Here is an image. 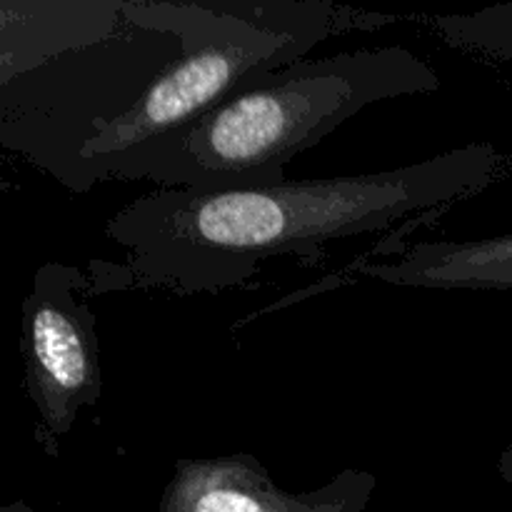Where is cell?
I'll return each instance as SVG.
<instances>
[{"label":"cell","instance_id":"cell-1","mask_svg":"<svg viewBox=\"0 0 512 512\" xmlns=\"http://www.w3.org/2000/svg\"><path fill=\"white\" fill-rule=\"evenodd\" d=\"M500 173L490 143L378 173L288 180L248 190H150L105 225L123 260H90L88 298L133 290L220 295L283 255L323 260L325 245L445 213Z\"/></svg>","mask_w":512,"mask_h":512},{"label":"cell","instance_id":"cell-2","mask_svg":"<svg viewBox=\"0 0 512 512\" xmlns=\"http://www.w3.org/2000/svg\"><path fill=\"white\" fill-rule=\"evenodd\" d=\"M183 53L168 0L0 3V143L73 193L83 150Z\"/></svg>","mask_w":512,"mask_h":512},{"label":"cell","instance_id":"cell-3","mask_svg":"<svg viewBox=\"0 0 512 512\" xmlns=\"http://www.w3.org/2000/svg\"><path fill=\"white\" fill-rule=\"evenodd\" d=\"M433 65L403 45L300 60L253 80L178 133L130 155L110 180L165 190H248L288 183L290 160L360 110L440 90Z\"/></svg>","mask_w":512,"mask_h":512},{"label":"cell","instance_id":"cell-4","mask_svg":"<svg viewBox=\"0 0 512 512\" xmlns=\"http://www.w3.org/2000/svg\"><path fill=\"white\" fill-rule=\"evenodd\" d=\"M170 20L183 53L128 115L85 145L88 190L110 180L115 165L178 133L253 80L305 60L330 35L390 23L325 0H180L170 3Z\"/></svg>","mask_w":512,"mask_h":512},{"label":"cell","instance_id":"cell-5","mask_svg":"<svg viewBox=\"0 0 512 512\" xmlns=\"http://www.w3.org/2000/svg\"><path fill=\"white\" fill-rule=\"evenodd\" d=\"M20 330L33 440L55 460L80 410L103 398L98 315L90 308L85 270L60 260L40 265L20 305Z\"/></svg>","mask_w":512,"mask_h":512},{"label":"cell","instance_id":"cell-6","mask_svg":"<svg viewBox=\"0 0 512 512\" xmlns=\"http://www.w3.org/2000/svg\"><path fill=\"white\" fill-rule=\"evenodd\" d=\"M378 490L368 470H340L325 485L288 493L255 455L185 458L160 495L158 512H365Z\"/></svg>","mask_w":512,"mask_h":512},{"label":"cell","instance_id":"cell-7","mask_svg":"<svg viewBox=\"0 0 512 512\" xmlns=\"http://www.w3.org/2000/svg\"><path fill=\"white\" fill-rule=\"evenodd\" d=\"M355 270L373 283L413 290H512V233L475 240H418L403 245L393 260L358 263Z\"/></svg>","mask_w":512,"mask_h":512},{"label":"cell","instance_id":"cell-8","mask_svg":"<svg viewBox=\"0 0 512 512\" xmlns=\"http://www.w3.org/2000/svg\"><path fill=\"white\" fill-rule=\"evenodd\" d=\"M428 25L450 48L512 60V5H495L475 13L438 15L430 18Z\"/></svg>","mask_w":512,"mask_h":512},{"label":"cell","instance_id":"cell-9","mask_svg":"<svg viewBox=\"0 0 512 512\" xmlns=\"http://www.w3.org/2000/svg\"><path fill=\"white\" fill-rule=\"evenodd\" d=\"M498 470H500V475H503L505 483H508L510 488H512V443L508 445V448L503 450V453H500Z\"/></svg>","mask_w":512,"mask_h":512},{"label":"cell","instance_id":"cell-10","mask_svg":"<svg viewBox=\"0 0 512 512\" xmlns=\"http://www.w3.org/2000/svg\"><path fill=\"white\" fill-rule=\"evenodd\" d=\"M0 512H35V510L30 508V505L25 503V500H13V503L3 505V510H0Z\"/></svg>","mask_w":512,"mask_h":512},{"label":"cell","instance_id":"cell-11","mask_svg":"<svg viewBox=\"0 0 512 512\" xmlns=\"http://www.w3.org/2000/svg\"><path fill=\"white\" fill-rule=\"evenodd\" d=\"M68 512H70V510H68Z\"/></svg>","mask_w":512,"mask_h":512}]
</instances>
